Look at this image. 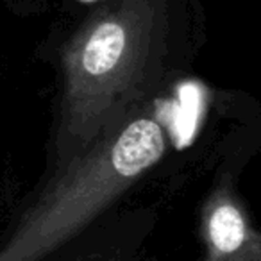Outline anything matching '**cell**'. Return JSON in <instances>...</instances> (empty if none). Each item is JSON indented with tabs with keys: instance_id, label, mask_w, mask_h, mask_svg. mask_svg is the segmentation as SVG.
<instances>
[{
	"instance_id": "6da1fadb",
	"label": "cell",
	"mask_w": 261,
	"mask_h": 261,
	"mask_svg": "<svg viewBox=\"0 0 261 261\" xmlns=\"http://www.w3.org/2000/svg\"><path fill=\"white\" fill-rule=\"evenodd\" d=\"M165 43L161 0H111L75 34L63 56L58 170L133 115L158 73Z\"/></svg>"
},
{
	"instance_id": "7a4b0ae2",
	"label": "cell",
	"mask_w": 261,
	"mask_h": 261,
	"mask_svg": "<svg viewBox=\"0 0 261 261\" xmlns=\"http://www.w3.org/2000/svg\"><path fill=\"white\" fill-rule=\"evenodd\" d=\"M165 154V133L133 115L86 154L52 175L0 245V261H41L79 234Z\"/></svg>"
},
{
	"instance_id": "3957f363",
	"label": "cell",
	"mask_w": 261,
	"mask_h": 261,
	"mask_svg": "<svg viewBox=\"0 0 261 261\" xmlns=\"http://www.w3.org/2000/svg\"><path fill=\"white\" fill-rule=\"evenodd\" d=\"M200 261H261V231L254 229L229 188L215 190L202 210Z\"/></svg>"
}]
</instances>
